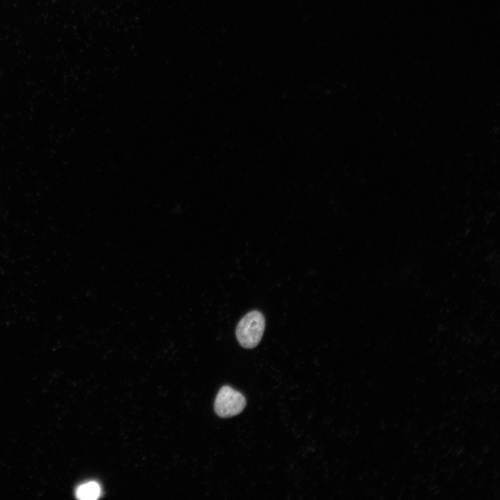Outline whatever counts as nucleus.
Returning <instances> with one entry per match:
<instances>
[{
    "label": "nucleus",
    "mask_w": 500,
    "mask_h": 500,
    "mask_svg": "<svg viewBox=\"0 0 500 500\" xmlns=\"http://www.w3.org/2000/svg\"><path fill=\"white\" fill-rule=\"evenodd\" d=\"M101 494V488L95 481H90L80 485L76 490V497L81 500H94Z\"/></svg>",
    "instance_id": "nucleus-3"
},
{
    "label": "nucleus",
    "mask_w": 500,
    "mask_h": 500,
    "mask_svg": "<svg viewBox=\"0 0 500 500\" xmlns=\"http://www.w3.org/2000/svg\"><path fill=\"white\" fill-rule=\"evenodd\" d=\"M265 327L263 315L258 310H252L238 322L235 330L236 338L242 347L254 348L260 342Z\"/></svg>",
    "instance_id": "nucleus-1"
},
{
    "label": "nucleus",
    "mask_w": 500,
    "mask_h": 500,
    "mask_svg": "<svg viewBox=\"0 0 500 500\" xmlns=\"http://www.w3.org/2000/svg\"><path fill=\"white\" fill-rule=\"evenodd\" d=\"M246 399L242 393L228 385L219 390L215 401V411L221 417L240 414L245 408Z\"/></svg>",
    "instance_id": "nucleus-2"
}]
</instances>
